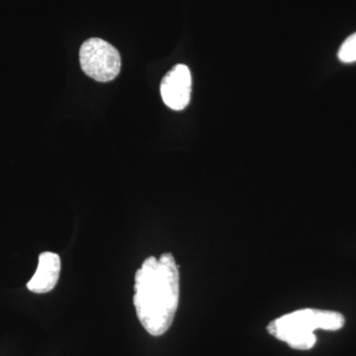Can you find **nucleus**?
Segmentation results:
<instances>
[{"instance_id":"f257e3e1","label":"nucleus","mask_w":356,"mask_h":356,"mask_svg":"<svg viewBox=\"0 0 356 356\" xmlns=\"http://www.w3.org/2000/svg\"><path fill=\"white\" fill-rule=\"evenodd\" d=\"M179 303V271L170 252L145 259L135 276L134 305L151 336H163L175 320Z\"/></svg>"},{"instance_id":"f03ea898","label":"nucleus","mask_w":356,"mask_h":356,"mask_svg":"<svg viewBox=\"0 0 356 356\" xmlns=\"http://www.w3.org/2000/svg\"><path fill=\"white\" fill-rule=\"evenodd\" d=\"M344 323L343 315L339 312L303 309L275 318L267 325V331L294 350H308L317 341L316 330L339 331Z\"/></svg>"},{"instance_id":"7ed1b4c3","label":"nucleus","mask_w":356,"mask_h":356,"mask_svg":"<svg viewBox=\"0 0 356 356\" xmlns=\"http://www.w3.org/2000/svg\"><path fill=\"white\" fill-rule=\"evenodd\" d=\"M79 62L84 74L99 83L113 81L121 70L118 50L99 38L88 39L81 44Z\"/></svg>"},{"instance_id":"20e7f679","label":"nucleus","mask_w":356,"mask_h":356,"mask_svg":"<svg viewBox=\"0 0 356 356\" xmlns=\"http://www.w3.org/2000/svg\"><path fill=\"white\" fill-rule=\"evenodd\" d=\"M192 77L191 70L185 65H177L163 77L161 95L166 106L175 111L186 108L191 102Z\"/></svg>"},{"instance_id":"39448f33","label":"nucleus","mask_w":356,"mask_h":356,"mask_svg":"<svg viewBox=\"0 0 356 356\" xmlns=\"http://www.w3.org/2000/svg\"><path fill=\"white\" fill-rule=\"evenodd\" d=\"M60 273V255L51 252H42L36 273L27 283L28 290L37 294L51 291L57 285Z\"/></svg>"},{"instance_id":"423d86ee","label":"nucleus","mask_w":356,"mask_h":356,"mask_svg":"<svg viewBox=\"0 0 356 356\" xmlns=\"http://www.w3.org/2000/svg\"><path fill=\"white\" fill-rule=\"evenodd\" d=\"M337 57L344 64L356 62V33L343 42L337 53Z\"/></svg>"}]
</instances>
